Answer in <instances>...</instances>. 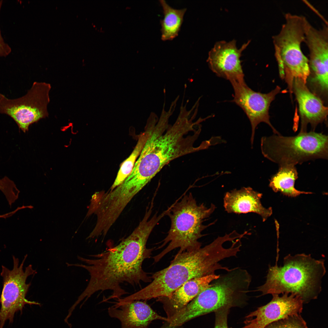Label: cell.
Returning a JSON list of instances; mask_svg holds the SVG:
<instances>
[{
    "instance_id": "6da1fadb",
    "label": "cell",
    "mask_w": 328,
    "mask_h": 328,
    "mask_svg": "<svg viewBox=\"0 0 328 328\" xmlns=\"http://www.w3.org/2000/svg\"><path fill=\"white\" fill-rule=\"evenodd\" d=\"M152 212L146 211L142 220L138 226L127 238L117 246L96 255H91L95 259L85 258L79 256L77 258L87 264H70L68 266L80 267L89 273V282L78 299L86 301L94 293L107 290L112 291V294L107 300L120 299L127 292L121 284L126 283L133 286L141 282H151V277L144 271V261L150 255L152 249L147 248L146 244L153 228L161 219L156 213L149 219Z\"/></svg>"
},
{
    "instance_id": "7a4b0ae2",
    "label": "cell",
    "mask_w": 328,
    "mask_h": 328,
    "mask_svg": "<svg viewBox=\"0 0 328 328\" xmlns=\"http://www.w3.org/2000/svg\"><path fill=\"white\" fill-rule=\"evenodd\" d=\"M169 116L162 113L157 124L156 121L150 120L149 136L128 176L143 186L171 161L209 146L206 141L194 145L201 132L196 122L180 115L169 128Z\"/></svg>"
},
{
    "instance_id": "3957f363",
    "label": "cell",
    "mask_w": 328,
    "mask_h": 328,
    "mask_svg": "<svg viewBox=\"0 0 328 328\" xmlns=\"http://www.w3.org/2000/svg\"><path fill=\"white\" fill-rule=\"evenodd\" d=\"M231 240L230 236L226 234L203 248L177 254L169 266L152 275L150 284L128 296L129 300L168 297L193 278L215 274V271L219 269L230 271L231 269L219 262L226 258L236 256L238 249L234 244L229 248L224 247V244Z\"/></svg>"
},
{
    "instance_id": "277c9868",
    "label": "cell",
    "mask_w": 328,
    "mask_h": 328,
    "mask_svg": "<svg viewBox=\"0 0 328 328\" xmlns=\"http://www.w3.org/2000/svg\"><path fill=\"white\" fill-rule=\"evenodd\" d=\"M326 272L323 259L316 260L303 253L289 255L284 258L283 266L269 265L265 283L255 291L261 295L292 294L307 303L318 297Z\"/></svg>"
},
{
    "instance_id": "5b68a950",
    "label": "cell",
    "mask_w": 328,
    "mask_h": 328,
    "mask_svg": "<svg viewBox=\"0 0 328 328\" xmlns=\"http://www.w3.org/2000/svg\"><path fill=\"white\" fill-rule=\"evenodd\" d=\"M211 204L207 208L203 203L198 204L192 193L183 195L170 206L166 215L170 218L171 226L168 234L159 248L168 245L153 257L155 262L160 260L172 250L179 248L177 254L198 249L201 246L199 239L203 236L202 232L215 223L204 225V219L209 217L216 208Z\"/></svg>"
},
{
    "instance_id": "8992f818",
    "label": "cell",
    "mask_w": 328,
    "mask_h": 328,
    "mask_svg": "<svg viewBox=\"0 0 328 328\" xmlns=\"http://www.w3.org/2000/svg\"><path fill=\"white\" fill-rule=\"evenodd\" d=\"M284 17L285 22L272 39L280 76L289 77L287 81L291 89L293 79H300L306 84L310 73L308 58L301 48L308 21L304 16L290 13H285Z\"/></svg>"
},
{
    "instance_id": "52a82bcc",
    "label": "cell",
    "mask_w": 328,
    "mask_h": 328,
    "mask_svg": "<svg viewBox=\"0 0 328 328\" xmlns=\"http://www.w3.org/2000/svg\"><path fill=\"white\" fill-rule=\"evenodd\" d=\"M328 136L314 131L300 132L296 136L274 134L262 137V153L279 167L294 166L317 159H327Z\"/></svg>"
},
{
    "instance_id": "ba28073f",
    "label": "cell",
    "mask_w": 328,
    "mask_h": 328,
    "mask_svg": "<svg viewBox=\"0 0 328 328\" xmlns=\"http://www.w3.org/2000/svg\"><path fill=\"white\" fill-rule=\"evenodd\" d=\"M51 88L49 83L36 81L25 95L17 98H9L0 93V113L11 117L25 132L31 125L48 117Z\"/></svg>"
},
{
    "instance_id": "9c48e42d",
    "label": "cell",
    "mask_w": 328,
    "mask_h": 328,
    "mask_svg": "<svg viewBox=\"0 0 328 328\" xmlns=\"http://www.w3.org/2000/svg\"><path fill=\"white\" fill-rule=\"evenodd\" d=\"M27 256V255L25 256L19 265L18 258L13 256V266L12 270L2 266L1 275L3 278V288L0 298V328H3L7 320L10 323H12L15 313L20 311L22 313L26 304L40 305L25 298L31 285L26 283L27 278L36 273L31 265L26 267L25 271L23 270Z\"/></svg>"
},
{
    "instance_id": "30bf717a",
    "label": "cell",
    "mask_w": 328,
    "mask_h": 328,
    "mask_svg": "<svg viewBox=\"0 0 328 328\" xmlns=\"http://www.w3.org/2000/svg\"><path fill=\"white\" fill-rule=\"evenodd\" d=\"M231 84L234 91L232 101L241 108L251 124V146L252 147L253 144L256 128L261 122L268 124L272 129L274 134H280L270 122L269 114L270 104L276 94L279 92L280 87L277 86L271 92L264 94L252 90L246 84L245 81Z\"/></svg>"
},
{
    "instance_id": "8fae6325",
    "label": "cell",
    "mask_w": 328,
    "mask_h": 328,
    "mask_svg": "<svg viewBox=\"0 0 328 328\" xmlns=\"http://www.w3.org/2000/svg\"><path fill=\"white\" fill-rule=\"evenodd\" d=\"M250 41L239 49L234 39L217 42L208 53L207 61L210 69L218 77L228 80L231 84L244 81L240 57Z\"/></svg>"
},
{
    "instance_id": "7c38bea8",
    "label": "cell",
    "mask_w": 328,
    "mask_h": 328,
    "mask_svg": "<svg viewBox=\"0 0 328 328\" xmlns=\"http://www.w3.org/2000/svg\"><path fill=\"white\" fill-rule=\"evenodd\" d=\"M280 296L272 294L268 303L258 308L246 317L242 328H264L273 322L289 316L301 314L303 302L301 298L292 294Z\"/></svg>"
},
{
    "instance_id": "4fadbf2b",
    "label": "cell",
    "mask_w": 328,
    "mask_h": 328,
    "mask_svg": "<svg viewBox=\"0 0 328 328\" xmlns=\"http://www.w3.org/2000/svg\"><path fill=\"white\" fill-rule=\"evenodd\" d=\"M309 51V66L313 78L324 82L328 80V28L327 24L317 29L308 21L304 41Z\"/></svg>"
},
{
    "instance_id": "5bb4252c",
    "label": "cell",
    "mask_w": 328,
    "mask_h": 328,
    "mask_svg": "<svg viewBox=\"0 0 328 328\" xmlns=\"http://www.w3.org/2000/svg\"><path fill=\"white\" fill-rule=\"evenodd\" d=\"M299 105L301 118L300 132H307V126L310 124L313 128L325 120L328 108L321 100L311 92L306 84L298 79H294L292 87Z\"/></svg>"
},
{
    "instance_id": "9a60e30c",
    "label": "cell",
    "mask_w": 328,
    "mask_h": 328,
    "mask_svg": "<svg viewBox=\"0 0 328 328\" xmlns=\"http://www.w3.org/2000/svg\"><path fill=\"white\" fill-rule=\"evenodd\" d=\"M220 276L215 274L193 278L184 283L169 296L158 298V301L163 304L167 321L200 292L211 286V283Z\"/></svg>"
},
{
    "instance_id": "2e32d148",
    "label": "cell",
    "mask_w": 328,
    "mask_h": 328,
    "mask_svg": "<svg viewBox=\"0 0 328 328\" xmlns=\"http://www.w3.org/2000/svg\"><path fill=\"white\" fill-rule=\"evenodd\" d=\"M108 312L110 316L120 321L121 328H148L154 320L168 321L166 317L159 315L148 304L139 300L125 303L117 308L110 307Z\"/></svg>"
},
{
    "instance_id": "e0dca14e",
    "label": "cell",
    "mask_w": 328,
    "mask_h": 328,
    "mask_svg": "<svg viewBox=\"0 0 328 328\" xmlns=\"http://www.w3.org/2000/svg\"><path fill=\"white\" fill-rule=\"evenodd\" d=\"M262 193L251 187H243L226 192L224 198V206L229 213L240 214L252 212L260 215L265 221L272 213L271 207L266 208L262 205Z\"/></svg>"
},
{
    "instance_id": "ac0fdd59",
    "label": "cell",
    "mask_w": 328,
    "mask_h": 328,
    "mask_svg": "<svg viewBox=\"0 0 328 328\" xmlns=\"http://www.w3.org/2000/svg\"><path fill=\"white\" fill-rule=\"evenodd\" d=\"M298 173L295 166L279 167L277 172L270 180L269 186L275 192H279L291 197H296L301 194H311V192L301 191L295 187Z\"/></svg>"
},
{
    "instance_id": "d6986e66",
    "label": "cell",
    "mask_w": 328,
    "mask_h": 328,
    "mask_svg": "<svg viewBox=\"0 0 328 328\" xmlns=\"http://www.w3.org/2000/svg\"><path fill=\"white\" fill-rule=\"evenodd\" d=\"M159 2L164 14L163 19L160 20L161 39L163 41L172 40L178 34L186 9H175L165 0H160Z\"/></svg>"
},
{
    "instance_id": "ffe728a7",
    "label": "cell",
    "mask_w": 328,
    "mask_h": 328,
    "mask_svg": "<svg viewBox=\"0 0 328 328\" xmlns=\"http://www.w3.org/2000/svg\"><path fill=\"white\" fill-rule=\"evenodd\" d=\"M150 129V126L147 124L145 132L139 136L138 142L132 152L121 163L116 178L110 190H113L122 183L131 173L136 159L140 155L148 138Z\"/></svg>"
},
{
    "instance_id": "44dd1931",
    "label": "cell",
    "mask_w": 328,
    "mask_h": 328,
    "mask_svg": "<svg viewBox=\"0 0 328 328\" xmlns=\"http://www.w3.org/2000/svg\"><path fill=\"white\" fill-rule=\"evenodd\" d=\"M264 328H308L301 314L295 315L272 323Z\"/></svg>"
},
{
    "instance_id": "7402d4cb",
    "label": "cell",
    "mask_w": 328,
    "mask_h": 328,
    "mask_svg": "<svg viewBox=\"0 0 328 328\" xmlns=\"http://www.w3.org/2000/svg\"><path fill=\"white\" fill-rule=\"evenodd\" d=\"M229 306H225L217 310L215 315V324L214 328H228L227 325V316L230 309Z\"/></svg>"
},
{
    "instance_id": "603a6c76",
    "label": "cell",
    "mask_w": 328,
    "mask_h": 328,
    "mask_svg": "<svg viewBox=\"0 0 328 328\" xmlns=\"http://www.w3.org/2000/svg\"><path fill=\"white\" fill-rule=\"evenodd\" d=\"M2 1H0V12ZM11 48L4 41L1 35L0 28V58L8 56L11 52Z\"/></svg>"
},
{
    "instance_id": "cb8c5ba5",
    "label": "cell",
    "mask_w": 328,
    "mask_h": 328,
    "mask_svg": "<svg viewBox=\"0 0 328 328\" xmlns=\"http://www.w3.org/2000/svg\"></svg>"
}]
</instances>
